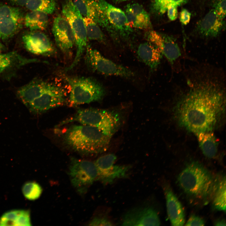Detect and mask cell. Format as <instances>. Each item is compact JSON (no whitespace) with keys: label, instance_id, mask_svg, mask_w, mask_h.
I'll list each match as a JSON object with an SVG mask.
<instances>
[{"label":"cell","instance_id":"obj_16","mask_svg":"<svg viewBox=\"0 0 226 226\" xmlns=\"http://www.w3.org/2000/svg\"><path fill=\"white\" fill-rule=\"evenodd\" d=\"M223 19L213 8L199 22L197 28L199 34L206 38L216 37L224 28Z\"/></svg>","mask_w":226,"mask_h":226},{"label":"cell","instance_id":"obj_27","mask_svg":"<svg viewBox=\"0 0 226 226\" xmlns=\"http://www.w3.org/2000/svg\"><path fill=\"white\" fill-rule=\"evenodd\" d=\"M83 18L87 38L105 43V37L98 24L90 18L83 17Z\"/></svg>","mask_w":226,"mask_h":226},{"label":"cell","instance_id":"obj_33","mask_svg":"<svg viewBox=\"0 0 226 226\" xmlns=\"http://www.w3.org/2000/svg\"><path fill=\"white\" fill-rule=\"evenodd\" d=\"M214 9L223 19L226 15V0H216L213 4Z\"/></svg>","mask_w":226,"mask_h":226},{"label":"cell","instance_id":"obj_38","mask_svg":"<svg viewBox=\"0 0 226 226\" xmlns=\"http://www.w3.org/2000/svg\"><path fill=\"white\" fill-rule=\"evenodd\" d=\"M29 0H10L13 3L18 6H25Z\"/></svg>","mask_w":226,"mask_h":226},{"label":"cell","instance_id":"obj_1","mask_svg":"<svg viewBox=\"0 0 226 226\" xmlns=\"http://www.w3.org/2000/svg\"><path fill=\"white\" fill-rule=\"evenodd\" d=\"M178 101L175 115L179 125L196 134L212 132L223 118L225 92L223 78L211 71L195 72Z\"/></svg>","mask_w":226,"mask_h":226},{"label":"cell","instance_id":"obj_19","mask_svg":"<svg viewBox=\"0 0 226 226\" xmlns=\"http://www.w3.org/2000/svg\"><path fill=\"white\" fill-rule=\"evenodd\" d=\"M165 194L167 214L171 225H183L185 216L181 204L170 189L165 190Z\"/></svg>","mask_w":226,"mask_h":226},{"label":"cell","instance_id":"obj_11","mask_svg":"<svg viewBox=\"0 0 226 226\" xmlns=\"http://www.w3.org/2000/svg\"><path fill=\"white\" fill-rule=\"evenodd\" d=\"M52 31L57 46L63 53H68L75 44V39L68 20L63 15L55 18Z\"/></svg>","mask_w":226,"mask_h":226},{"label":"cell","instance_id":"obj_34","mask_svg":"<svg viewBox=\"0 0 226 226\" xmlns=\"http://www.w3.org/2000/svg\"><path fill=\"white\" fill-rule=\"evenodd\" d=\"M113 223L105 217L97 216L95 217L89 223L91 226H111Z\"/></svg>","mask_w":226,"mask_h":226},{"label":"cell","instance_id":"obj_10","mask_svg":"<svg viewBox=\"0 0 226 226\" xmlns=\"http://www.w3.org/2000/svg\"><path fill=\"white\" fill-rule=\"evenodd\" d=\"M65 100V93L62 88L53 84L28 106L31 112L40 113L59 106Z\"/></svg>","mask_w":226,"mask_h":226},{"label":"cell","instance_id":"obj_22","mask_svg":"<svg viewBox=\"0 0 226 226\" xmlns=\"http://www.w3.org/2000/svg\"><path fill=\"white\" fill-rule=\"evenodd\" d=\"M200 147L203 154L209 158L214 157L218 152V143L212 132L196 134Z\"/></svg>","mask_w":226,"mask_h":226},{"label":"cell","instance_id":"obj_28","mask_svg":"<svg viewBox=\"0 0 226 226\" xmlns=\"http://www.w3.org/2000/svg\"><path fill=\"white\" fill-rule=\"evenodd\" d=\"M22 191L26 198L34 200L40 197L42 190L38 183L34 181H30L26 183L23 185Z\"/></svg>","mask_w":226,"mask_h":226},{"label":"cell","instance_id":"obj_37","mask_svg":"<svg viewBox=\"0 0 226 226\" xmlns=\"http://www.w3.org/2000/svg\"><path fill=\"white\" fill-rule=\"evenodd\" d=\"M177 7L176 6H171L167 9V15L169 19L172 21L175 20L178 16Z\"/></svg>","mask_w":226,"mask_h":226},{"label":"cell","instance_id":"obj_26","mask_svg":"<svg viewBox=\"0 0 226 226\" xmlns=\"http://www.w3.org/2000/svg\"><path fill=\"white\" fill-rule=\"evenodd\" d=\"M25 6L31 11H40L51 14L55 11L56 5L55 0H29Z\"/></svg>","mask_w":226,"mask_h":226},{"label":"cell","instance_id":"obj_24","mask_svg":"<svg viewBox=\"0 0 226 226\" xmlns=\"http://www.w3.org/2000/svg\"><path fill=\"white\" fill-rule=\"evenodd\" d=\"M130 167L128 166L114 165L98 173V180L104 184L110 183L115 180L125 177Z\"/></svg>","mask_w":226,"mask_h":226},{"label":"cell","instance_id":"obj_32","mask_svg":"<svg viewBox=\"0 0 226 226\" xmlns=\"http://www.w3.org/2000/svg\"><path fill=\"white\" fill-rule=\"evenodd\" d=\"M125 13L127 19L128 26L130 28L145 29L143 24L137 19L128 5L126 6Z\"/></svg>","mask_w":226,"mask_h":226},{"label":"cell","instance_id":"obj_36","mask_svg":"<svg viewBox=\"0 0 226 226\" xmlns=\"http://www.w3.org/2000/svg\"><path fill=\"white\" fill-rule=\"evenodd\" d=\"M191 14L185 9H182L180 14V19L181 23L184 25H186L190 20Z\"/></svg>","mask_w":226,"mask_h":226},{"label":"cell","instance_id":"obj_6","mask_svg":"<svg viewBox=\"0 0 226 226\" xmlns=\"http://www.w3.org/2000/svg\"><path fill=\"white\" fill-rule=\"evenodd\" d=\"M62 12L73 32L76 46V54L73 61L65 69L67 71L73 68L79 61L87 46V37L83 16L72 0H66L63 3Z\"/></svg>","mask_w":226,"mask_h":226},{"label":"cell","instance_id":"obj_14","mask_svg":"<svg viewBox=\"0 0 226 226\" xmlns=\"http://www.w3.org/2000/svg\"><path fill=\"white\" fill-rule=\"evenodd\" d=\"M26 49L32 53L51 55L55 52V49L47 36L40 31H34L22 37Z\"/></svg>","mask_w":226,"mask_h":226},{"label":"cell","instance_id":"obj_40","mask_svg":"<svg viewBox=\"0 0 226 226\" xmlns=\"http://www.w3.org/2000/svg\"><path fill=\"white\" fill-rule=\"evenodd\" d=\"M4 48V46L0 42V51L3 50Z\"/></svg>","mask_w":226,"mask_h":226},{"label":"cell","instance_id":"obj_12","mask_svg":"<svg viewBox=\"0 0 226 226\" xmlns=\"http://www.w3.org/2000/svg\"><path fill=\"white\" fill-rule=\"evenodd\" d=\"M147 39L159 49L172 66L180 56L181 52L179 45L171 36L152 31L147 35Z\"/></svg>","mask_w":226,"mask_h":226},{"label":"cell","instance_id":"obj_39","mask_svg":"<svg viewBox=\"0 0 226 226\" xmlns=\"http://www.w3.org/2000/svg\"><path fill=\"white\" fill-rule=\"evenodd\" d=\"M215 226H226V222L224 219H222L217 221L215 223Z\"/></svg>","mask_w":226,"mask_h":226},{"label":"cell","instance_id":"obj_35","mask_svg":"<svg viewBox=\"0 0 226 226\" xmlns=\"http://www.w3.org/2000/svg\"><path fill=\"white\" fill-rule=\"evenodd\" d=\"M205 222L201 217L194 215H191L186 223V226H204Z\"/></svg>","mask_w":226,"mask_h":226},{"label":"cell","instance_id":"obj_2","mask_svg":"<svg viewBox=\"0 0 226 226\" xmlns=\"http://www.w3.org/2000/svg\"><path fill=\"white\" fill-rule=\"evenodd\" d=\"M111 137L93 126L82 124L71 126L63 135L65 143L81 154L91 155L106 151Z\"/></svg>","mask_w":226,"mask_h":226},{"label":"cell","instance_id":"obj_29","mask_svg":"<svg viewBox=\"0 0 226 226\" xmlns=\"http://www.w3.org/2000/svg\"><path fill=\"white\" fill-rule=\"evenodd\" d=\"M128 5L137 19L143 25L145 29L148 28L151 25L150 17L142 6L138 3Z\"/></svg>","mask_w":226,"mask_h":226},{"label":"cell","instance_id":"obj_15","mask_svg":"<svg viewBox=\"0 0 226 226\" xmlns=\"http://www.w3.org/2000/svg\"><path fill=\"white\" fill-rule=\"evenodd\" d=\"M107 20L121 32V35L126 38L130 30L124 12L112 5L105 0H96Z\"/></svg>","mask_w":226,"mask_h":226},{"label":"cell","instance_id":"obj_20","mask_svg":"<svg viewBox=\"0 0 226 226\" xmlns=\"http://www.w3.org/2000/svg\"><path fill=\"white\" fill-rule=\"evenodd\" d=\"M52 84L42 80H35L20 88L18 91V95L22 102L28 106Z\"/></svg>","mask_w":226,"mask_h":226},{"label":"cell","instance_id":"obj_9","mask_svg":"<svg viewBox=\"0 0 226 226\" xmlns=\"http://www.w3.org/2000/svg\"><path fill=\"white\" fill-rule=\"evenodd\" d=\"M20 9L6 5H0V39L5 40L20 30L24 22Z\"/></svg>","mask_w":226,"mask_h":226},{"label":"cell","instance_id":"obj_5","mask_svg":"<svg viewBox=\"0 0 226 226\" xmlns=\"http://www.w3.org/2000/svg\"><path fill=\"white\" fill-rule=\"evenodd\" d=\"M65 78L70 88L69 101L71 105L76 106L99 101L105 94L103 86L93 78L78 77Z\"/></svg>","mask_w":226,"mask_h":226},{"label":"cell","instance_id":"obj_30","mask_svg":"<svg viewBox=\"0 0 226 226\" xmlns=\"http://www.w3.org/2000/svg\"><path fill=\"white\" fill-rule=\"evenodd\" d=\"M23 210H14L4 213L0 218V226H17L18 218Z\"/></svg>","mask_w":226,"mask_h":226},{"label":"cell","instance_id":"obj_25","mask_svg":"<svg viewBox=\"0 0 226 226\" xmlns=\"http://www.w3.org/2000/svg\"><path fill=\"white\" fill-rule=\"evenodd\" d=\"M215 183L213 189V204L216 209L226 211V179L224 176Z\"/></svg>","mask_w":226,"mask_h":226},{"label":"cell","instance_id":"obj_31","mask_svg":"<svg viewBox=\"0 0 226 226\" xmlns=\"http://www.w3.org/2000/svg\"><path fill=\"white\" fill-rule=\"evenodd\" d=\"M187 0H153V6L159 13L163 14L170 6L178 7L185 3Z\"/></svg>","mask_w":226,"mask_h":226},{"label":"cell","instance_id":"obj_13","mask_svg":"<svg viewBox=\"0 0 226 226\" xmlns=\"http://www.w3.org/2000/svg\"><path fill=\"white\" fill-rule=\"evenodd\" d=\"M122 225L126 226H159L160 222L156 211L150 207L135 208L123 217Z\"/></svg>","mask_w":226,"mask_h":226},{"label":"cell","instance_id":"obj_21","mask_svg":"<svg viewBox=\"0 0 226 226\" xmlns=\"http://www.w3.org/2000/svg\"><path fill=\"white\" fill-rule=\"evenodd\" d=\"M39 62L36 59L24 57L15 51L0 53V74L13 70L28 63Z\"/></svg>","mask_w":226,"mask_h":226},{"label":"cell","instance_id":"obj_4","mask_svg":"<svg viewBox=\"0 0 226 226\" xmlns=\"http://www.w3.org/2000/svg\"><path fill=\"white\" fill-rule=\"evenodd\" d=\"M74 121L95 127L111 137L117 131L120 123L117 113L93 108L78 110L73 116L64 122L63 124Z\"/></svg>","mask_w":226,"mask_h":226},{"label":"cell","instance_id":"obj_18","mask_svg":"<svg viewBox=\"0 0 226 226\" xmlns=\"http://www.w3.org/2000/svg\"><path fill=\"white\" fill-rule=\"evenodd\" d=\"M83 17L90 18L98 24L104 26L106 19L96 0H72Z\"/></svg>","mask_w":226,"mask_h":226},{"label":"cell","instance_id":"obj_23","mask_svg":"<svg viewBox=\"0 0 226 226\" xmlns=\"http://www.w3.org/2000/svg\"><path fill=\"white\" fill-rule=\"evenodd\" d=\"M25 26L31 30H43L48 23L47 14L40 11H31L28 13L24 19Z\"/></svg>","mask_w":226,"mask_h":226},{"label":"cell","instance_id":"obj_17","mask_svg":"<svg viewBox=\"0 0 226 226\" xmlns=\"http://www.w3.org/2000/svg\"><path fill=\"white\" fill-rule=\"evenodd\" d=\"M137 53L140 59L153 71L158 67L163 56L159 49L149 41L140 44Z\"/></svg>","mask_w":226,"mask_h":226},{"label":"cell","instance_id":"obj_41","mask_svg":"<svg viewBox=\"0 0 226 226\" xmlns=\"http://www.w3.org/2000/svg\"><path fill=\"white\" fill-rule=\"evenodd\" d=\"M113 0L116 2H122L125 1H128L129 0Z\"/></svg>","mask_w":226,"mask_h":226},{"label":"cell","instance_id":"obj_7","mask_svg":"<svg viewBox=\"0 0 226 226\" xmlns=\"http://www.w3.org/2000/svg\"><path fill=\"white\" fill-rule=\"evenodd\" d=\"M85 50L86 62L93 70L107 76H117L127 78L134 76L132 71L105 58L89 45H87Z\"/></svg>","mask_w":226,"mask_h":226},{"label":"cell","instance_id":"obj_3","mask_svg":"<svg viewBox=\"0 0 226 226\" xmlns=\"http://www.w3.org/2000/svg\"><path fill=\"white\" fill-rule=\"evenodd\" d=\"M179 184L186 193L204 198L213 192L215 183L210 173L201 164H189L179 175Z\"/></svg>","mask_w":226,"mask_h":226},{"label":"cell","instance_id":"obj_8","mask_svg":"<svg viewBox=\"0 0 226 226\" xmlns=\"http://www.w3.org/2000/svg\"><path fill=\"white\" fill-rule=\"evenodd\" d=\"M69 174L73 185L80 193L85 192L89 186L98 180L94 163L87 160L72 158Z\"/></svg>","mask_w":226,"mask_h":226}]
</instances>
